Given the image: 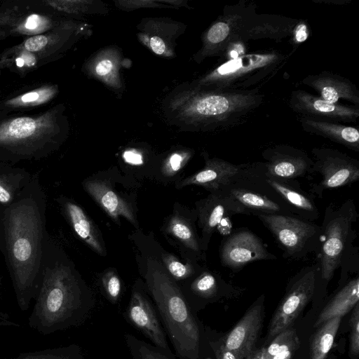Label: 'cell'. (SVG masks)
Here are the masks:
<instances>
[{
  "label": "cell",
  "instance_id": "6da1fadb",
  "mask_svg": "<svg viewBox=\"0 0 359 359\" xmlns=\"http://www.w3.org/2000/svg\"><path fill=\"white\" fill-rule=\"evenodd\" d=\"M46 197L38 174L21 196L3 210L4 252L18 305L27 311L41 283L46 227Z\"/></svg>",
  "mask_w": 359,
  "mask_h": 359
},
{
  "label": "cell",
  "instance_id": "7a4b0ae2",
  "mask_svg": "<svg viewBox=\"0 0 359 359\" xmlns=\"http://www.w3.org/2000/svg\"><path fill=\"white\" fill-rule=\"evenodd\" d=\"M34 302L28 325L43 335L81 325L94 306L90 292L62 258L48 234L43 246L41 283Z\"/></svg>",
  "mask_w": 359,
  "mask_h": 359
},
{
  "label": "cell",
  "instance_id": "3957f363",
  "mask_svg": "<svg viewBox=\"0 0 359 359\" xmlns=\"http://www.w3.org/2000/svg\"><path fill=\"white\" fill-rule=\"evenodd\" d=\"M147 282L161 324L177 355L181 359H199V324L179 287L161 271L151 273Z\"/></svg>",
  "mask_w": 359,
  "mask_h": 359
},
{
  "label": "cell",
  "instance_id": "277c9868",
  "mask_svg": "<svg viewBox=\"0 0 359 359\" xmlns=\"http://www.w3.org/2000/svg\"><path fill=\"white\" fill-rule=\"evenodd\" d=\"M57 133L56 111L7 118L0 123V161L16 163L48 155Z\"/></svg>",
  "mask_w": 359,
  "mask_h": 359
},
{
  "label": "cell",
  "instance_id": "5b68a950",
  "mask_svg": "<svg viewBox=\"0 0 359 359\" xmlns=\"http://www.w3.org/2000/svg\"><path fill=\"white\" fill-rule=\"evenodd\" d=\"M280 62V57L274 53L241 55L217 67L210 79L217 81L221 88L226 91H238L260 81Z\"/></svg>",
  "mask_w": 359,
  "mask_h": 359
},
{
  "label": "cell",
  "instance_id": "8992f818",
  "mask_svg": "<svg viewBox=\"0 0 359 359\" xmlns=\"http://www.w3.org/2000/svg\"><path fill=\"white\" fill-rule=\"evenodd\" d=\"M355 210H343V208L332 212L325 220L320 238L322 245L320 252L321 278L329 281L341 263L342 254L348 240Z\"/></svg>",
  "mask_w": 359,
  "mask_h": 359
},
{
  "label": "cell",
  "instance_id": "52a82bcc",
  "mask_svg": "<svg viewBox=\"0 0 359 359\" xmlns=\"http://www.w3.org/2000/svg\"><path fill=\"white\" fill-rule=\"evenodd\" d=\"M319 269L311 267L301 273L283 299L270 323L267 339L289 329L305 306L312 298Z\"/></svg>",
  "mask_w": 359,
  "mask_h": 359
},
{
  "label": "cell",
  "instance_id": "ba28073f",
  "mask_svg": "<svg viewBox=\"0 0 359 359\" xmlns=\"http://www.w3.org/2000/svg\"><path fill=\"white\" fill-rule=\"evenodd\" d=\"M124 316L128 323L149 339L154 346L175 358L155 307L145 292L137 287L133 290Z\"/></svg>",
  "mask_w": 359,
  "mask_h": 359
},
{
  "label": "cell",
  "instance_id": "9c48e42d",
  "mask_svg": "<svg viewBox=\"0 0 359 359\" xmlns=\"http://www.w3.org/2000/svg\"><path fill=\"white\" fill-rule=\"evenodd\" d=\"M259 217L289 256L299 255L320 234L318 226L289 216L264 213Z\"/></svg>",
  "mask_w": 359,
  "mask_h": 359
},
{
  "label": "cell",
  "instance_id": "30bf717a",
  "mask_svg": "<svg viewBox=\"0 0 359 359\" xmlns=\"http://www.w3.org/2000/svg\"><path fill=\"white\" fill-rule=\"evenodd\" d=\"M290 105L303 117L348 123L356 121L359 116L357 107L331 103L301 90L292 93Z\"/></svg>",
  "mask_w": 359,
  "mask_h": 359
},
{
  "label": "cell",
  "instance_id": "8fae6325",
  "mask_svg": "<svg viewBox=\"0 0 359 359\" xmlns=\"http://www.w3.org/2000/svg\"><path fill=\"white\" fill-rule=\"evenodd\" d=\"M317 166L322 175L324 189L338 188L358 180V162L332 149H315Z\"/></svg>",
  "mask_w": 359,
  "mask_h": 359
},
{
  "label": "cell",
  "instance_id": "7c38bea8",
  "mask_svg": "<svg viewBox=\"0 0 359 359\" xmlns=\"http://www.w3.org/2000/svg\"><path fill=\"white\" fill-rule=\"evenodd\" d=\"M262 323V305L252 306L224 337L222 345L239 359H249L255 351Z\"/></svg>",
  "mask_w": 359,
  "mask_h": 359
},
{
  "label": "cell",
  "instance_id": "4fadbf2b",
  "mask_svg": "<svg viewBox=\"0 0 359 359\" xmlns=\"http://www.w3.org/2000/svg\"><path fill=\"white\" fill-rule=\"evenodd\" d=\"M58 26L48 13L27 11L17 6L0 12V27L8 34L32 36L57 29Z\"/></svg>",
  "mask_w": 359,
  "mask_h": 359
},
{
  "label": "cell",
  "instance_id": "5bb4252c",
  "mask_svg": "<svg viewBox=\"0 0 359 359\" xmlns=\"http://www.w3.org/2000/svg\"><path fill=\"white\" fill-rule=\"evenodd\" d=\"M223 264L237 269L261 259L271 258L262 241L249 231H241L229 237L221 250Z\"/></svg>",
  "mask_w": 359,
  "mask_h": 359
},
{
  "label": "cell",
  "instance_id": "9a60e30c",
  "mask_svg": "<svg viewBox=\"0 0 359 359\" xmlns=\"http://www.w3.org/2000/svg\"><path fill=\"white\" fill-rule=\"evenodd\" d=\"M303 83L313 88L321 99L337 104L341 100L359 104V92L349 80L329 72L310 75Z\"/></svg>",
  "mask_w": 359,
  "mask_h": 359
},
{
  "label": "cell",
  "instance_id": "2e32d148",
  "mask_svg": "<svg viewBox=\"0 0 359 359\" xmlns=\"http://www.w3.org/2000/svg\"><path fill=\"white\" fill-rule=\"evenodd\" d=\"M247 208L228 192L210 196L200 209V222L204 234L210 235L227 217L237 213H248Z\"/></svg>",
  "mask_w": 359,
  "mask_h": 359
},
{
  "label": "cell",
  "instance_id": "e0dca14e",
  "mask_svg": "<svg viewBox=\"0 0 359 359\" xmlns=\"http://www.w3.org/2000/svg\"><path fill=\"white\" fill-rule=\"evenodd\" d=\"M240 172L236 165L221 159L209 160L203 169L183 180L181 187L198 184L219 190L230 184Z\"/></svg>",
  "mask_w": 359,
  "mask_h": 359
},
{
  "label": "cell",
  "instance_id": "ac0fdd59",
  "mask_svg": "<svg viewBox=\"0 0 359 359\" xmlns=\"http://www.w3.org/2000/svg\"><path fill=\"white\" fill-rule=\"evenodd\" d=\"M300 122L306 132L320 135L352 149H359V132L354 127L339 122L303 116Z\"/></svg>",
  "mask_w": 359,
  "mask_h": 359
},
{
  "label": "cell",
  "instance_id": "d6986e66",
  "mask_svg": "<svg viewBox=\"0 0 359 359\" xmlns=\"http://www.w3.org/2000/svg\"><path fill=\"white\" fill-rule=\"evenodd\" d=\"M84 187L110 217L114 219L123 217L130 222L135 223L133 210L130 204L114 192L107 182L100 180H88L85 182Z\"/></svg>",
  "mask_w": 359,
  "mask_h": 359
},
{
  "label": "cell",
  "instance_id": "ffe728a7",
  "mask_svg": "<svg viewBox=\"0 0 359 359\" xmlns=\"http://www.w3.org/2000/svg\"><path fill=\"white\" fill-rule=\"evenodd\" d=\"M32 177L27 170L0 163V207L4 210L21 196Z\"/></svg>",
  "mask_w": 359,
  "mask_h": 359
},
{
  "label": "cell",
  "instance_id": "44dd1931",
  "mask_svg": "<svg viewBox=\"0 0 359 359\" xmlns=\"http://www.w3.org/2000/svg\"><path fill=\"white\" fill-rule=\"evenodd\" d=\"M60 203L78 236L95 252L104 255V248L102 245L97 231L82 208L69 201L61 200Z\"/></svg>",
  "mask_w": 359,
  "mask_h": 359
},
{
  "label": "cell",
  "instance_id": "7402d4cb",
  "mask_svg": "<svg viewBox=\"0 0 359 359\" xmlns=\"http://www.w3.org/2000/svg\"><path fill=\"white\" fill-rule=\"evenodd\" d=\"M359 299V280L356 278L345 285L327 304L319 314L314 327L334 317H342L352 309Z\"/></svg>",
  "mask_w": 359,
  "mask_h": 359
},
{
  "label": "cell",
  "instance_id": "603a6c76",
  "mask_svg": "<svg viewBox=\"0 0 359 359\" xmlns=\"http://www.w3.org/2000/svg\"><path fill=\"white\" fill-rule=\"evenodd\" d=\"M61 41V34L52 30L29 36L20 44L5 50L0 55V60H4L12 53L20 50L33 53L46 59L57 48Z\"/></svg>",
  "mask_w": 359,
  "mask_h": 359
},
{
  "label": "cell",
  "instance_id": "cb8c5ba5",
  "mask_svg": "<svg viewBox=\"0 0 359 359\" xmlns=\"http://www.w3.org/2000/svg\"><path fill=\"white\" fill-rule=\"evenodd\" d=\"M292 151H274L267 171L271 177L280 178H294L303 175L309 168V161L302 155H297Z\"/></svg>",
  "mask_w": 359,
  "mask_h": 359
},
{
  "label": "cell",
  "instance_id": "d4e9b609",
  "mask_svg": "<svg viewBox=\"0 0 359 359\" xmlns=\"http://www.w3.org/2000/svg\"><path fill=\"white\" fill-rule=\"evenodd\" d=\"M341 320V317H334L319 326L311 341L310 359H325L332 347Z\"/></svg>",
  "mask_w": 359,
  "mask_h": 359
},
{
  "label": "cell",
  "instance_id": "484cf974",
  "mask_svg": "<svg viewBox=\"0 0 359 359\" xmlns=\"http://www.w3.org/2000/svg\"><path fill=\"white\" fill-rule=\"evenodd\" d=\"M55 85H46L6 100L3 107L9 109L28 108L39 106L50 101L56 95Z\"/></svg>",
  "mask_w": 359,
  "mask_h": 359
},
{
  "label": "cell",
  "instance_id": "4316f807",
  "mask_svg": "<svg viewBox=\"0 0 359 359\" xmlns=\"http://www.w3.org/2000/svg\"><path fill=\"white\" fill-rule=\"evenodd\" d=\"M238 15L229 16L226 20L215 22L208 31L206 39L212 46L224 47L227 46L235 35L236 25L241 19Z\"/></svg>",
  "mask_w": 359,
  "mask_h": 359
},
{
  "label": "cell",
  "instance_id": "83f0119b",
  "mask_svg": "<svg viewBox=\"0 0 359 359\" xmlns=\"http://www.w3.org/2000/svg\"><path fill=\"white\" fill-rule=\"evenodd\" d=\"M8 359H85L81 348L77 344L49 348L36 351L22 353Z\"/></svg>",
  "mask_w": 359,
  "mask_h": 359
},
{
  "label": "cell",
  "instance_id": "f1b7e54d",
  "mask_svg": "<svg viewBox=\"0 0 359 359\" xmlns=\"http://www.w3.org/2000/svg\"><path fill=\"white\" fill-rule=\"evenodd\" d=\"M228 193L246 208L264 212H278L280 210L278 204L255 192L243 189H231Z\"/></svg>",
  "mask_w": 359,
  "mask_h": 359
},
{
  "label": "cell",
  "instance_id": "f546056e",
  "mask_svg": "<svg viewBox=\"0 0 359 359\" xmlns=\"http://www.w3.org/2000/svg\"><path fill=\"white\" fill-rule=\"evenodd\" d=\"M124 339L133 359H175L165 353L158 347L126 333Z\"/></svg>",
  "mask_w": 359,
  "mask_h": 359
},
{
  "label": "cell",
  "instance_id": "4dcf8cb0",
  "mask_svg": "<svg viewBox=\"0 0 359 359\" xmlns=\"http://www.w3.org/2000/svg\"><path fill=\"white\" fill-rule=\"evenodd\" d=\"M168 231L180 240L187 247L198 250L195 235L191 226L182 218L173 217L168 225Z\"/></svg>",
  "mask_w": 359,
  "mask_h": 359
},
{
  "label": "cell",
  "instance_id": "1f68e13d",
  "mask_svg": "<svg viewBox=\"0 0 359 359\" xmlns=\"http://www.w3.org/2000/svg\"><path fill=\"white\" fill-rule=\"evenodd\" d=\"M266 182L292 205L302 210L313 211L314 207L312 203L303 194L285 186L276 180L269 179Z\"/></svg>",
  "mask_w": 359,
  "mask_h": 359
},
{
  "label": "cell",
  "instance_id": "d6a6232c",
  "mask_svg": "<svg viewBox=\"0 0 359 359\" xmlns=\"http://www.w3.org/2000/svg\"><path fill=\"white\" fill-rule=\"evenodd\" d=\"M6 59L8 60L7 67H15L18 72L25 73L34 67L39 66L40 62L45 59L39 55L25 51L20 50L12 53Z\"/></svg>",
  "mask_w": 359,
  "mask_h": 359
},
{
  "label": "cell",
  "instance_id": "836d02e7",
  "mask_svg": "<svg viewBox=\"0 0 359 359\" xmlns=\"http://www.w3.org/2000/svg\"><path fill=\"white\" fill-rule=\"evenodd\" d=\"M217 283L213 275L204 273L196 279L191 285L192 293L198 297L210 299L217 292Z\"/></svg>",
  "mask_w": 359,
  "mask_h": 359
},
{
  "label": "cell",
  "instance_id": "e575fe53",
  "mask_svg": "<svg viewBox=\"0 0 359 359\" xmlns=\"http://www.w3.org/2000/svg\"><path fill=\"white\" fill-rule=\"evenodd\" d=\"M350 354L353 358H357L359 353V305L353 307L350 318Z\"/></svg>",
  "mask_w": 359,
  "mask_h": 359
},
{
  "label": "cell",
  "instance_id": "d590c367",
  "mask_svg": "<svg viewBox=\"0 0 359 359\" xmlns=\"http://www.w3.org/2000/svg\"><path fill=\"white\" fill-rule=\"evenodd\" d=\"M102 284L108 299L112 304H116L121 291V285L118 277L113 272L107 273L102 278Z\"/></svg>",
  "mask_w": 359,
  "mask_h": 359
},
{
  "label": "cell",
  "instance_id": "8d00e7d4",
  "mask_svg": "<svg viewBox=\"0 0 359 359\" xmlns=\"http://www.w3.org/2000/svg\"><path fill=\"white\" fill-rule=\"evenodd\" d=\"M163 261L168 271L177 279L186 278L192 273L191 267L189 265L183 264L172 256L164 257Z\"/></svg>",
  "mask_w": 359,
  "mask_h": 359
},
{
  "label": "cell",
  "instance_id": "74e56055",
  "mask_svg": "<svg viewBox=\"0 0 359 359\" xmlns=\"http://www.w3.org/2000/svg\"><path fill=\"white\" fill-rule=\"evenodd\" d=\"M296 334L294 329L289 328L277 334L267 347H264L267 355L271 358L278 349Z\"/></svg>",
  "mask_w": 359,
  "mask_h": 359
},
{
  "label": "cell",
  "instance_id": "f35d334b",
  "mask_svg": "<svg viewBox=\"0 0 359 359\" xmlns=\"http://www.w3.org/2000/svg\"><path fill=\"white\" fill-rule=\"evenodd\" d=\"M299 346V340L295 334L278 349L271 359H292Z\"/></svg>",
  "mask_w": 359,
  "mask_h": 359
},
{
  "label": "cell",
  "instance_id": "ab89813d",
  "mask_svg": "<svg viewBox=\"0 0 359 359\" xmlns=\"http://www.w3.org/2000/svg\"><path fill=\"white\" fill-rule=\"evenodd\" d=\"M184 161V156L180 154H172L163 168V172L167 176L175 175L180 170Z\"/></svg>",
  "mask_w": 359,
  "mask_h": 359
},
{
  "label": "cell",
  "instance_id": "60d3db41",
  "mask_svg": "<svg viewBox=\"0 0 359 359\" xmlns=\"http://www.w3.org/2000/svg\"><path fill=\"white\" fill-rule=\"evenodd\" d=\"M123 158L126 163L131 165H138L143 163L142 156L135 150L126 151Z\"/></svg>",
  "mask_w": 359,
  "mask_h": 359
},
{
  "label": "cell",
  "instance_id": "b9f144b4",
  "mask_svg": "<svg viewBox=\"0 0 359 359\" xmlns=\"http://www.w3.org/2000/svg\"><path fill=\"white\" fill-rule=\"evenodd\" d=\"M149 46L158 55H162L165 50V43L158 36H153L150 39Z\"/></svg>",
  "mask_w": 359,
  "mask_h": 359
},
{
  "label": "cell",
  "instance_id": "7bdbcfd3",
  "mask_svg": "<svg viewBox=\"0 0 359 359\" xmlns=\"http://www.w3.org/2000/svg\"><path fill=\"white\" fill-rule=\"evenodd\" d=\"M113 69V64L109 60H103L96 66L95 70L99 76H106L109 74Z\"/></svg>",
  "mask_w": 359,
  "mask_h": 359
},
{
  "label": "cell",
  "instance_id": "ee69618b",
  "mask_svg": "<svg viewBox=\"0 0 359 359\" xmlns=\"http://www.w3.org/2000/svg\"><path fill=\"white\" fill-rule=\"evenodd\" d=\"M215 351L217 359H239L234 353L226 349L222 344Z\"/></svg>",
  "mask_w": 359,
  "mask_h": 359
},
{
  "label": "cell",
  "instance_id": "f6af8a7d",
  "mask_svg": "<svg viewBox=\"0 0 359 359\" xmlns=\"http://www.w3.org/2000/svg\"><path fill=\"white\" fill-rule=\"evenodd\" d=\"M2 287V279L0 277V298H1V290ZM0 326H14V327H19L20 325L13 322V320H11L10 316L2 311H0Z\"/></svg>",
  "mask_w": 359,
  "mask_h": 359
},
{
  "label": "cell",
  "instance_id": "bcb514c9",
  "mask_svg": "<svg viewBox=\"0 0 359 359\" xmlns=\"http://www.w3.org/2000/svg\"><path fill=\"white\" fill-rule=\"evenodd\" d=\"M294 35L297 42L301 43L304 41L308 37L306 26L304 24L298 25L296 28Z\"/></svg>",
  "mask_w": 359,
  "mask_h": 359
},
{
  "label": "cell",
  "instance_id": "7dc6e473",
  "mask_svg": "<svg viewBox=\"0 0 359 359\" xmlns=\"http://www.w3.org/2000/svg\"><path fill=\"white\" fill-rule=\"evenodd\" d=\"M0 252H4V220L3 209L0 207Z\"/></svg>",
  "mask_w": 359,
  "mask_h": 359
},
{
  "label": "cell",
  "instance_id": "c3c4849f",
  "mask_svg": "<svg viewBox=\"0 0 359 359\" xmlns=\"http://www.w3.org/2000/svg\"><path fill=\"white\" fill-rule=\"evenodd\" d=\"M249 359H271L266 354L265 351L264 347L259 349L255 350V351L251 354Z\"/></svg>",
  "mask_w": 359,
  "mask_h": 359
},
{
  "label": "cell",
  "instance_id": "681fc988",
  "mask_svg": "<svg viewBox=\"0 0 359 359\" xmlns=\"http://www.w3.org/2000/svg\"><path fill=\"white\" fill-rule=\"evenodd\" d=\"M8 63V59L0 60V72L1 69L4 67H7Z\"/></svg>",
  "mask_w": 359,
  "mask_h": 359
},
{
  "label": "cell",
  "instance_id": "f907efd6",
  "mask_svg": "<svg viewBox=\"0 0 359 359\" xmlns=\"http://www.w3.org/2000/svg\"><path fill=\"white\" fill-rule=\"evenodd\" d=\"M8 34L5 30L0 29V40L5 36H6Z\"/></svg>",
  "mask_w": 359,
  "mask_h": 359
},
{
  "label": "cell",
  "instance_id": "816d5d0a",
  "mask_svg": "<svg viewBox=\"0 0 359 359\" xmlns=\"http://www.w3.org/2000/svg\"><path fill=\"white\" fill-rule=\"evenodd\" d=\"M203 359H212L211 358H203Z\"/></svg>",
  "mask_w": 359,
  "mask_h": 359
},
{
  "label": "cell",
  "instance_id": "f5cc1de1",
  "mask_svg": "<svg viewBox=\"0 0 359 359\" xmlns=\"http://www.w3.org/2000/svg\"><path fill=\"white\" fill-rule=\"evenodd\" d=\"M330 359H334V358H330Z\"/></svg>",
  "mask_w": 359,
  "mask_h": 359
},
{
  "label": "cell",
  "instance_id": "db71d44e",
  "mask_svg": "<svg viewBox=\"0 0 359 359\" xmlns=\"http://www.w3.org/2000/svg\"><path fill=\"white\" fill-rule=\"evenodd\" d=\"M0 29H1V27H0Z\"/></svg>",
  "mask_w": 359,
  "mask_h": 359
}]
</instances>
